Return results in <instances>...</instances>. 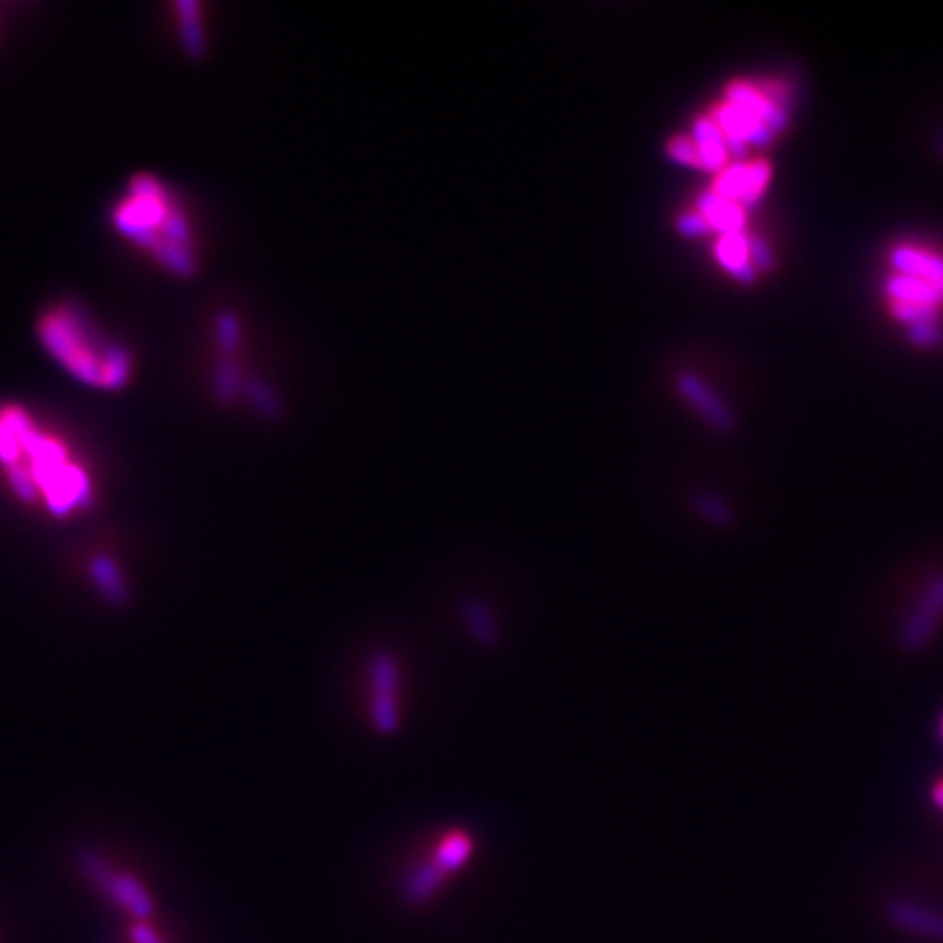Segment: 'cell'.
<instances>
[{"label": "cell", "instance_id": "30bf717a", "mask_svg": "<svg viewBox=\"0 0 943 943\" xmlns=\"http://www.w3.org/2000/svg\"><path fill=\"white\" fill-rule=\"evenodd\" d=\"M714 256L738 282H751L756 278V265L751 260V238L745 232L721 234L714 245Z\"/></svg>", "mask_w": 943, "mask_h": 943}, {"label": "cell", "instance_id": "8992f818", "mask_svg": "<svg viewBox=\"0 0 943 943\" xmlns=\"http://www.w3.org/2000/svg\"><path fill=\"white\" fill-rule=\"evenodd\" d=\"M943 623V572L928 581L922 596L915 601L911 614L900 629L902 647L909 651L924 649Z\"/></svg>", "mask_w": 943, "mask_h": 943}, {"label": "cell", "instance_id": "ba28073f", "mask_svg": "<svg viewBox=\"0 0 943 943\" xmlns=\"http://www.w3.org/2000/svg\"><path fill=\"white\" fill-rule=\"evenodd\" d=\"M769 179L771 169L765 160L736 162L719 175L712 193L732 201V204H738L740 208H747L754 206L756 201L765 195Z\"/></svg>", "mask_w": 943, "mask_h": 943}, {"label": "cell", "instance_id": "cb8c5ba5", "mask_svg": "<svg viewBox=\"0 0 943 943\" xmlns=\"http://www.w3.org/2000/svg\"><path fill=\"white\" fill-rule=\"evenodd\" d=\"M129 937H131V943H164L162 937L155 933L147 922H138L136 926H131Z\"/></svg>", "mask_w": 943, "mask_h": 943}, {"label": "cell", "instance_id": "6da1fadb", "mask_svg": "<svg viewBox=\"0 0 943 943\" xmlns=\"http://www.w3.org/2000/svg\"><path fill=\"white\" fill-rule=\"evenodd\" d=\"M110 223L118 236L142 249L171 276L195 278L199 260L193 221L162 177L153 173L131 177L125 193L114 201Z\"/></svg>", "mask_w": 943, "mask_h": 943}, {"label": "cell", "instance_id": "e0dca14e", "mask_svg": "<svg viewBox=\"0 0 943 943\" xmlns=\"http://www.w3.org/2000/svg\"><path fill=\"white\" fill-rule=\"evenodd\" d=\"M175 11L186 53L193 59H201L208 53V35L204 27V16H201V5L195 3V0L193 3L182 0V3L175 5Z\"/></svg>", "mask_w": 943, "mask_h": 943}, {"label": "cell", "instance_id": "9a60e30c", "mask_svg": "<svg viewBox=\"0 0 943 943\" xmlns=\"http://www.w3.org/2000/svg\"><path fill=\"white\" fill-rule=\"evenodd\" d=\"M243 398L247 407L265 422L278 424L284 420V402L267 378L249 374L243 385Z\"/></svg>", "mask_w": 943, "mask_h": 943}, {"label": "cell", "instance_id": "ffe728a7", "mask_svg": "<svg viewBox=\"0 0 943 943\" xmlns=\"http://www.w3.org/2000/svg\"><path fill=\"white\" fill-rule=\"evenodd\" d=\"M463 616L468 618V627L474 629V634L476 638H479L481 642L485 644H494V623H492V618H489L487 610L481 605V603H468L463 607Z\"/></svg>", "mask_w": 943, "mask_h": 943}, {"label": "cell", "instance_id": "2e32d148", "mask_svg": "<svg viewBox=\"0 0 943 943\" xmlns=\"http://www.w3.org/2000/svg\"><path fill=\"white\" fill-rule=\"evenodd\" d=\"M90 575L97 588L114 607H125L129 603V588L127 581L118 570L116 561L107 555H94L90 559Z\"/></svg>", "mask_w": 943, "mask_h": 943}, {"label": "cell", "instance_id": "ac0fdd59", "mask_svg": "<svg viewBox=\"0 0 943 943\" xmlns=\"http://www.w3.org/2000/svg\"><path fill=\"white\" fill-rule=\"evenodd\" d=\"M245 374L243 367L238 365L236 358H223V361L214 369V378H212V393L217 402L221 404H234L238 398L243 396V385H245Z\"/></svg>", "mask_w": 943, "mask_h": 943}, {"label": "cell", "instance_id": "8fae6325", "mask_svg": "<svg viewBox=\"0 0 943 943\" xmlns=\"http://www.w3.org/2000/svg\"><path fill=\"white\" fill-rule=\"evenodd\" d=\"M891 265L902 276H913L943 286V258L928 252V249L915 245L895 247L891 254Z\"/></svg>", "mask_w": 943, "mask_h": 943}, {"label": "cell", "instance_id": "3957f363", "mask_svg": "<svg viewBox=\"0 0 943 943\" xmlns=\"http://www.w3.org/2000/svg\"><path fill=\"white\" fill-rule=\"evenodd\" d=\"M0 465L27 470L40 498L57 518L92 503L88 472L70 459L62 439L46 433L18 402H0Z\"/></svg>", "mask_w": 943, "mask_h": 943}, {"label": "cell", "instance_id": "484cf974", "mask_svg": "<svg viewBox=\"0 0 943 943\" xmlns=\"http://www.w3.org/2000/svg\"><path fill=\"white\" fill-rule=\"evenodd\" d=\"M939 734H941V740H943V719H941V730H939Z\"/></svg>", "mask_w": 943, "mask_h": 943}, {"label": "cell", "instance_id": "603a6c76", "mask_svg": "<svg viewBox=\"0 0 943 943\" xmlns=\"http://www.w3.org/2000/svg\"><path fill=\"white\" fill-rule=\"evenodd\" d=\"M675 230L682 236H686V238H699V236H706L710 232L706 219H703L697 210L695 212H684L682 217H677Z\"/></svg>", "mask_w": 943, "mask_h": 943}, {"label": "cell", "instance_id": "d6986e66", "mask_svg": "<svg viewBox=\"0 0 943 943\" xmlns=\"http://www.w3.org/2000/svg\"><path fill=\"white\" fill-rule=\"evenodd\" d=\"M214 343L223 358H234L243 345V324L234 310H221L214 319Z\"/></svg>", "mask_w": 943, "mask_h": 943}, {"label": "cell", "instance_id": "d4e9b609", "mask_svg": "<svg viewBox=\"0 0 943 943\" xmlns=\"http://www.w3.org/2000/svg\"><path fill=\"white\" fill-rule=\"evenodd\" d=\"M933 799H935V804L943 810V782H939L935 786V791H933Z\"/></svg>", "mask_w": 943, "mask_h": 943}, {"label": "cell", "instance_id": "44dd1931", "mask_svg": "<svg viewBox=\"0 0 943 943\" xmlns=\"http://www.w3.org/2000/svg\"><path fill=\"white\" fill-rule=\"evenodd\" d=\"M692 505L697 507V511L701 513L703 518L714 522V524H725V522L732 520L730 509H727V505L721 503V500L716 498V496L699 494V496L695 498V503H692Z\"/></svg>", "mask_w": 943, "mask_h": 943}, {"label": "cell", "instance_id": "4fadbf2b", "mask_svg": "<svg viewBox=\"0 0 943 943\" xmlns=\"http://www.w3.org/2000/svg\"><path fill=\"white\" fill-rule=\"evenodd\" d=\"M474 854V834L468 830H450L437 839L431 850V861L444 871L446 876L457 871L470 861Z\"/></svg>", "mask_w": 943, "mask_h": 943}, {"label": "cell", "instance_id": "52a82bcc", "mask_svg": "<svg viewBox=\"0 0 943 943\" xmlns=\"http://www.w3.org/2000/svg\"><path fill=\"white\" fill-rule=\"evenodd\" d=\"M675 389L686 400L703 422L719 433H730L734 428V413L725 400L716 393L706 380L695 372H679L675 376Z\"/></svg>", "mask_w": 943, "mask_h": 943}, {"label": "cell", "instance_id": "7a4b0ae2", "mask_svg": "<svg viewBox=\"0 0 943 943\" xmlns=\"http://www.w3.org/2000/svg\"><path fill=\"white\" fill-rule=\"evenodd\" d=\"M35 339L75 383L97 391H123L136 372L134 354L97 324L77 300L55 302L35 319Z\"/></svg>", "mask_w": 943, "mask_h": 943}, {"label": "cell", "instance_id": "5bb4252c", "mask_svg": "<svg viewBox=\"0 0 943 943\" xmlns=\"http://www.w3.org/2000/svg\"><path fill=\"white\" fill-rule=\"evenodd\" d=\"M103 893L116 906H121V909L134 915L138 922H147V919L153 915L151 895L147 893L145 887H142V882L136 880L134 876H129V874L112 876L110 885L103 889Z\"/></svg>", "mask_w": 943, "mask_h": 943}, {"label": "cell", "instance_id": "9c48e42d", "mask_svg": "<svg viewBox=\"0 0 943 943\" xmlns=\"http://www.w3.org/2000/svg\"><path fill=\"white\" fill-rule=\"evenodd\" d=\"M690 142L695 145V151L699 155V164L701 171L706 173H721L727 164V145L725 138L721 134V129L716 127L712 116H701L692 125V134Z\"/></svg>", "mask_w": 943, "mask_h": 943}, {"label": "cell", "instance_id": "277c9868", "mask_svg": "<svg viewBox=\"0 0 943 943\" xmlns=\"http://www.w3.org/2000/svg\"><path fill=\"white\" fill-rule=\"evenodd\" d=\"M369 679H372V706H369V714H372V721L378 727V732L383 734H393L400 725V712H398V679H400V668L396 660L389 658L387 653H378L369 660Z\"/></svg>", "mask_w": 943, "mask_h": 943}, {"label": "cell", "instance_id": "5b68a950", "mask_svg": "<svg viewBox=\"0 0 943 943\" xmlns=\"http://www.w3.org/2000/svg\"><path fill=\"white\" fill-rule=\"evenodd\" d=\"M882 913H885L887 924L906 937L926 943H943V911L935 909V906L911 898H891Z\"/></svg>", "mask_w": 943, "mask_h": 943}, {"label": "cell", "instance_id": "7402d4cb", "mask_svg": "<svg viewBox=\"0 0 943 943\" xmlns=\"http://www.w3.org/2000/svg\"><path fill=\"white\" fill-rule=\"evenodd\" d=\"M666 155L671 158L675 164L690 166V169H701L699 164V155L695 151V145H692L690 138H673L666 145Z\"/></svg>", "mask_w": 943, "mask_h": 943}, {"label": "cell", "instance_id": "7c38bea8", "mask_svg": "<svg viewBox=\"0 0 943 943\" xmlns=\"http://www.w3.org/2000/svg\"><path fill=\"white\" fill-rule=\"evenodd\" d=\"M697 212L706 219L710 232L719 234H734L745 232V208L732 204L723 197H719L712 190L703 193L697 201Z\"/></svg>", "mask_w": 943, "mask_h": 943}]
</instances>
